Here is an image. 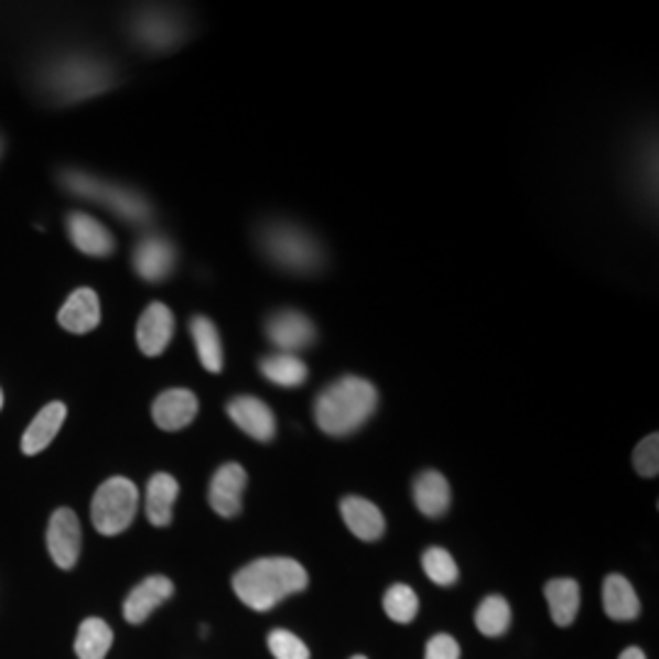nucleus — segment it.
<instances>
[{
  "instance_id": "1",
  "label": "nucleus",
  "mask_w": 659,
  "mask_h": 659,
  "mask_svg": "<svg viewBox=\"0 0 659 659\" xmlns=\"http://www.w3.org/2000/svg\"><path fill=\"white\" fill-rule=\"evenodd\" d=\"M309 586V572L291 557L255 560L233 576L237 598L252 611H271L279 601Z\"/></svg>"
},
{
  "instance_id": "2",
  "label": "nucleus",
  "mask_w": 659,
  "mask_h": 659,
  "mask_svg": "<svg viewBox=\"0 0 659 659\" xmlns=\"http://www.w3.org/2000/svg\"><path fill=\"white\" fill-rule=\"evenodd\" d=\"M377 389L359 377H345L315 399V420L323 433L333 437L352 435L377 411Z\"/></svg>"
},
{
  "instance_id": "3",
  "label": "nucleus",
  "mask_w": 659,
  "mask_h": 659,
  "mask_svg": "<svg viewBox=\"0 0 659 659\" xmlns=\"http://www.w3.org/2000/svg\"><path fill=\"white\" fill-rule=\"evenodd\" d=\"M112 82H116V74L106 62L84 54L62 56L42 74L44 90H50L62 104H76V100L104 94Z\"/></svg>"
},
{
  "instance_id": "4",
  "label": "nucleus",
  "mask_w": 659,
  "mask_h": 659,
  "mask_svg": "<svg viewBox=\"0 0 659 659\" xmlns=\"http://www.w3.org/2000/svg\"><path fill=\"white\" fill-rule=\"evenodd\" d=\"M62 184L66 191L74 193V196L86 198V201H96V203H100V206L108 208L110 213H116L118 218L128 220V223L142 225L152 218L150 203L144 201L142 193L132 191L128 186L110 184V181L98 179V176L86 174V172H64Z\"/></svg>"
},
{
  "instance_id": "5",
  "label": "nucleus",
  "mask_w": 659,
  "mask_h": 659,
  "mask_svg": "<svg viewBox=\"0 0 659 659\" xmlns=\"http://www.w3.org/2000/svg\"><path fill=\"white\" fill-rule=\"evenodd\" d=\"M261 247L277 267L293 274H311L323 267V249L299 225L274 223L261 230Z\"/></svg>"
},
{
  "instance_id": "6",
  "label": "nucleus",
  "mask_w": 659,
  "mask_h": 659,
  "mask_svg": "<svg viewBox=\"0 0 659 659\" xmlns=\"http://www.w3.org/2000/svg\"><path fill=\"white\" fill-rule=\"evenodd\" d=\"M140 491L130 479L125 476H112V479L98 486L90 504V520L100 536L112 538L120 536L122 530H128L138 514Z\"/></svg>"
},
{
  "instance_id": "7",
  "label": "nucleus",
  "mask_w": 659,
  "mask_h": 659,
  "mask_svg": "<svg viewBox=\"0 0 659 659\" xmlns=\"http://www.w3.org/2000/svg\"><path fill=\"white\" fill-rule=\"evenodd\" d=\"M47 548L56 566L72 570L82 554V522L72 508H60L52 514L47 528Z\"/></svg>"
},
{
  "instance_id": "8",
  "label": "nucleus",
  "mask_w": 659,
  "mask_h": 659,
  "mask_svg": "<svg viewBox=\"0 0 659 659\" xmlns=\"http://www.w3.org/2000/svg\"><path fill=\"white\" fill-rule=\"evenodd\" d=\"M247 486V472L237 462H227L215 472L210 488H208V501L215 514L223 518H235L240 516L242 510V494Z\"/></svg>"
},
{
  "instance_id": "9",
  "label": "nucleus",
  "mask_w": 659,
  "mask_h": 659,
  "mask_svg": "<svg viewBox=\"0 0 659 659\" xmlns=\"http://www.w3.org/2000/svg\"><path fill=\"white\" fill-rule=\"evenodd\" d=\"M132 264L138 277L150 283H162L172 277L176 269V247L166 240V237H144V240L134 247Z\"/></svg>"
},
{
  "instance_id": "10",
  "label": "nucleus",
  "mask_w": 659,
  "mask_h": 659,
  "mask_svg": "<svg viewBox=\"0 0 659 659\" xmlns=\"http://www.w3.org/2000/svg\"><path fill=\"white\" fill-rule=\"evenodd\" d=\"M267 337L279 352H293L311 347L315 343V325L309 315L299 311H279L267 321Z\"/></svg>"
},
{
  "instance_id": "11",
  "label": "nucleus",
  "mask_w": 659,
  "mask_h": 659,
  "mask_svg": "<svg viewBox=\"0 0 659 659\" xmlns=\"http://www.w3.org/2000/svg\"><path fill=\"white\" fill-rule=\"evenodd\" d=\"M227 415L233 423L257 442H269L277 435V418L271 413V408L255 399V396H237L227 403Z\"/></svg>"
},
{
  "instance_id": "12",
  "label": "nucleus",
  "mask_w": 659,
  "mask_h": 659,
  "mask_svg": "<svg viewBox=\"0 0 659 659\" xmlns=\"http://www.w3.org/2000/svg\"><path fill=\"white\" fill-rule=\"evenodd\" d=\"M174 337V313L164 303H150L138 323V347L147 357H159Z\"/></svg>"
},
{
  "instance_id": "13",
  "label": "nucleus",
  "mask_w": 659,
  "mask_h": 659,
  "mask_svg": "<svg viewBox=\"0 0 659 659\" xmlns=\"http://www.w3.org/2000/svg\"><path fill=\"white\" fill-rule=\"evenodd\" d=\"M174 594V584L172 579L166 576H147L142 584L134 586L128 598H125V606H122V616L128 623L132 625H140L147 618L152 616V613L164 604V601L172 598Z\"/></svg>"
},
{
  "instance_id": "14",
  "label": "nucleus",
  "mask_w": 659,
  "mask_h": 659,
  "mask_svg": "<svg viewBox=\"0 0 659 659\" xmlns=\"http://www.w3.org/2000/svg\"><path fill=\"white\" fill-rule=\"evenodd\" d=\"M198 413V399L196 393L188 389H169L156 396L152 406V418L156 428L176 433V430L193 423V418Z\"/></svg>"
},
{
  "instance_id": "15",
  "label": "nucleus",
  "mask_w": 659,
  "mask_h": 659,
  "mask_svg": "<svg viewBox=\"0 0 659 659\" xmlns=\"http://www.w3.org/2000/svg\"><path fill=\"white\" fill-rule=\"evenodd\" d=\"M66 227H69V237L78 252L88 257H108L116 249V240H112L108 227L86 213H72L66 218Z\"/></svg>"
},
{
  "instance_id": "16",
  "label": "nucleus",
  "mask_w": 659,
  "mask_h": 659,
  "mask_svg": "<svg viewBox=\"0 0 659 659\" xmlns=\"http://www.w3.org/2000/svg\"><path fill=\"white\" fill-rule=\"evenodd\" d=\"M339 510H343V518L347 528L352 530V536H357L365 542H377L383 536L386 520L381 510L371 501H367V498L347 496L343 498V504H339Z\"/></svg>"
},
{
  "instance_id": "17",
  "label": "nucleus",
  "mask_w": 659,
  "mask_h": 659,
  "mask_svg": "<svg viewBox=\"0 0 659 659\" xmlns=\"http://www.w3.org/2000/svg\"><path fill=\"white\" fill-rule=\"evenodd\" d=\"M100 323V301L94 289H78L69 295L60 311V325L74 335H84L96 330Z\"/></svg>"
},
{
  "instance_id": "18",
  "label": "nucleus",
  "mask_w": 659,
  "mask_h": 659,
  "mask_svg": "<svg viewBox=\"0 0 659 659\" xmlns=\"http://www.w3.org/2000/svg\"><path fill=\"white\" fill-rule=\"evenodd\" d=\"M134 37L150 50H169L181 40V25L174 15L142 13L134 18Z\"/></svg>"
},
{
  "instance_id": "19",
  "label": "nucleus",
  "mask_w": 659,
  "mask_h": 659,
  "mask_svg": "<svg viewBox=\"0 0 659 659\" xmlns=\"http://www.w3.org/2000/svg\"><path fill=\"white\" fill-rule=\"evenodd\" d=\"M179 498V482L172 474H154L147 484V518L152 526L166 528L174 516V504Z\"/></svg>"
},
{
  "instance_id": "20",
  "label": "nucleus",
  "mask_w": 659,
  "mask_h": 659,
  "mask_svg": "<svg viewBox=\"0 0 659 659\" xmlns=\"http://www.w3.org/2000/svg\"><path fill=\"white\" fill-rule=\"evenodd\" d=\"M66 418V406L54 401L50 406H44L42 411L32 420L30 428L22 435V452L25 454H40L42 450L50 447V442L60 433Z\"/></svg>"
},
{
  "instance_id": "21",
  "label": "nucleus",
  "mask_w": 659,
  "mask_h": 659,
  "mask_svg": "<svg viewBox=\"0 0 659 659\" xmlns=\"http://www.w3.org/2000/svg\"><path fill=\"white\" fill-rule=\"evenodd\" d=\"M413 498L420 514L428 518H440L447 514L452 501L450 484L440 472H423L413 482Z\"/></svg>"
},
{
  "instance_id": "22",
  "label": "nucleus",
  "mask_w": 659,
  "mask_h": 659,
  "mask_svg": "<svg viewBox=\"0 0 659 659\" xmlns=\"http://www.w3.org/2000/svg\"><path fill=\"white\" fill-rule=\"evenodd\" d=\"M544 598H548L552 620L560 628H566V625L576 620L582 596H579V584L574 579H552V582L544 584Z\"/></svg>"
},
{
  "instance_id": "23",
  "label": "nucleus",
  "mask_w": 659,
  "mask_h": 659,
  "mask_svg": "<svg viewBox=\"0 0 659 659\" xmlns=\"http://www.w3.org/2000/svg\"><path fill=\"white\" fill-rule=\"evenodd\" d=\"M604 611L613 620H635L640 613V598L633 584L620 574H608L604 582Z\"/></svg>"
},
{
  "instance_id": "24",
  "label": "nucleus",
  "mask_w": 659,
  "mask_h": 659,
  "mask_svg": "<svg viewBox=\"0 0 659 659\" xmlns=\"http://www.w3.org/2000/svg\"><path fill=\"white\" fill-rule=\"evenodd\" d=\"M259 371L264 374V379L283 386V389H295V386H303L309 379V367L303 361L289 355V352H277V355H269L259 361Z\"/></svg>"
},
{
  "instance_id": "25",
  "label": "nucleus",
  "mask_w": 659,
  "mask_h": 659,
  "mask_svg": "<svg viewBox=\"0 0 659 659\" xmlns=\"http://www.w3.org/2000/svg\"><path fill=\"white\" fill-rule=\"evenodd\" d=\"M191 335H193V345H196L201 365L213 374L223 371V343H220V333H218V327H215V323H210L208 317L196 315L191 321Z\"/></svg>"
},
{
  "instance_id": "26",
  "label": "nucleus",
  "mask_w": 659,
  "mask_h": 659,
  "mask_svg": "<svg viewBox=\"0 0 659 659\" xmlns=\"http://www.w3.org/2000/svg\"><path fill=\"white\" fill-rule=\"evenodd\" d=\"M112 645V630L106 620L86 618L78 625L74 652L78 659H106Z\"/></svg>"
},
{
  "instance_id": "27",
  "label": "nucleus",
  "mask_w": 659,
  "mask_h": 659,
  "mask_svg": "<svg viewBox=\"0 0 659 659\" xmlns=\"http://www.w3.org/2000/svg\"><path fill=\"white\" fill-rule=\"evenodd\" d=\"M476 628L486 638H501L510 625V606L504 596H486L474 613Z\"/></svg>"
},
{
  "instance_id": "28",
  "label": "nucleus",
  "mask_w": 659,
  "mask_h": 659,
  "mask_svg": "<svg viewBox=\"0 0 659 659\" xmlns=\"http://www.w3.org/2000/svg\"><path fill=\"white\" fill-rule=\"evenodd\" d=\"M418 596L408 584H393L383 594V611L386 616L396 623H411L418 616Z\"/></svg>"
},
{
  "instance_id": "29",
  "label": "nucleus",
  "mask_w": 659,
  "mask_h": 659,
  "mask_svg": "<svg viewBox=\"0 0 659 659\" xmlns=\"http://www.w3.org/2000/svg\"><path fill=\"white\" fill-rule=\"evenodd\" d=\"M423 570H425L430 582H435L437 586H452L460 579L457 562H454V557L442 548L425 550Z\"/></svg>"
},
{
  "instance_id": "30",
  "label": "nucleus",
  "mask_w": 659,
  "mask_h": 659,
  "mask_svg": "<svg viewBox=\"0 0 659 659\" xmlns=\"http://www.w3.org/2000/svg\"><path fill=\"white\" fill-rule=\"evenodd\" d=\"M269 650L277 659H311L305 642L301 638H295V635L289 630H271Z\"/></svg>"
},
{
  "instance_id": "31",
  "label": "nucleus",
  "mask_w": 659,
  "mask_h": 659,
  "mask_svg": "<svg viewBox=\"0 0 659 659\" xmlns=\"http://www.w3.org/2000/svg\"><path fill=\"white\" fill-rule=\"evenodd\" d=\"M633 464L638 474L647 476V479H652L659 472V435L652 433L647 435L638 447L633 452Z\"/></svg>"
},
{
  "instance_id": "32",
  "label": "nucleus",
  "mask_w": 659,
  "mask_h": 659,
  "mask_svg": "<svg viewBox=\"0 0 659 659\" xmlns=\"http://www.w3.org/2000/svg\"><path fill=\"white\" fill-rule=\"evenodd\" d=\"M425 659H460V645L452 635H435L425 647Z\"/></svg>"
},
{
  "instance_id": "33",
  "label": "nucleus",
  "mask_w": 659,
  "mask_h": 659,
  "mask_svg": "<svg viewBox=\"0 0 659 659\" xmlns=\"http://www.w3.org/2000/svg\"><path fill=\"white\" fill-rule=\"evenodd\" d=\"M618 659H647V657L640 647H628V650H623V655Z\"/></svg>"
},
{
  "instance_id": "34",
  "label": "nucleus",
  "mask_w": 659,
  "mask_h": 659,
  "mask_svg": "<svg viewBox=\"0 0 659 659\" xmlns=\"http://www.w3.org/2000/svg\"><path fill=\"white\" fill-rule=\"evenodd\" d=\"M349 659H367L365 655H355V657H349Z\"/></svg>"
},
{
  "instance_id": "35",
  "label": "nucleus",
  "mask_w": 659,
  "mask_h": 659,
  "mask_svg": "<svg viewBox=\"0 0 659 659\" xmlns=\"http://www.w3.org/2000/svg\"><path fill=\"white\" fill-rule=\"evenodd\" d=\"M0 408H3V391H0Z\"/></svg>"
},
{
  "instance_id": "36",
  "label": "nucleus",
  "mask_w": 659,
  "mask_h": 659,
  "mask_svg": "<svg viewBox=\"0 0 659 659\" xmlns=\"http://www.w3.org/2000/svg\"><path fill=\"white\" fill-rule=\"evenodd\" d=\"M0 152H3V140H0Z\"/></svg>"
}]
</instances>
